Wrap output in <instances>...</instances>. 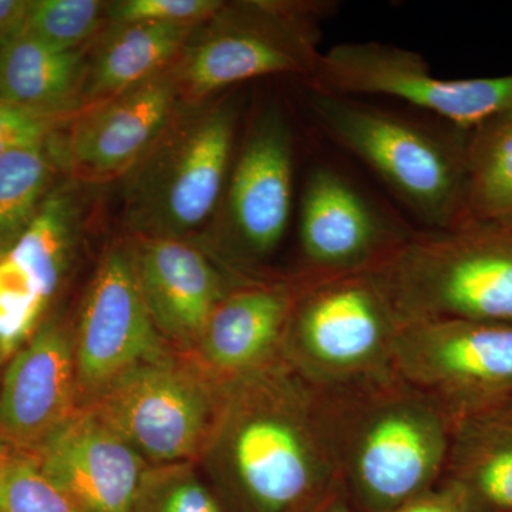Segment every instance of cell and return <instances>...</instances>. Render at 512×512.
<instances>
[{
	"instance_id": "23",
	"label": "cell",
	"mask_w": 512,
	"mask_h": 512,
	"mask_svg": "<svg viewBox=\"0 0 512 512\" xmlns=\"http://www.w3.org/2000/svg\"><path fill=\"white\" fill-rule=\"evenodd\" d=\"M56 134L0 157V258L18 244L64 177Z\"/></svg>"
},
{
	"instance_id": "6",
	"label": "cell",
	"mask_w": 512,
	"mask_h": 512,
	"mask_svg": "<svg viewBox=\"0 0 512 512\" xmlns=\"http://www.w3.org/2000/svg\"><path fill=\"white\" fill-rule=\"evenodd\" d=\"M336 8L329 0L224 2L195 26L174 63L184 103L214 99L228 87L265 76L312 79L322 50V28Z\"/></svg>"
},
{
	"instance_id": "20",
	"label": "cell",
	"mask_w": 512,
	"mask_h": 512,
	"mask_svg": "<svg viewBox=\"0 0 512 512\" xmlns=\"http://www.w3.org/2000/svg\"><path fill=\"white\" fill-rule=\"evenodd\" d=\"M194 29L191 25L109 23L87 49L83 109L170 69Z\"/></svg>"
},
{
	"instance_id": "14",
	"label": "cell",
	"mask_w": 512,
	"mask_h": 512,
	"mask_svg": "<svg viewBox=\"0 0 512 512\" xmlns=\"http://www.w3.org/2000/svg\"><path fill=\"white\" fill-rule=\"evenodd\" d=\"M173 66L82 111L56 134L64 177L97 187L133 168L183 103Z\"/></svg>"
},
{
	"instance_id": "28",
	"label": "cell",
	"mask_w": 512,
	"mask_h": 512,
	"mask_svg": "<svg viewBox=\"0 0 512 512\" xmlns=\"http://www.w3.org/2000/svg\"><path fill=\"white\" fill-rule=\"evenodd\" d=\"M222 3V0H114L107 3V20L197 26L210 19Z\"/></svg>"
},
{
	"instance_id": "25",
	"label": "cell",
	"mask_w": 512,
	"mask_h": 512,
	"mask_svg": "<svg viewBox=\"0 0 512 512\" xmlns=\"http://www.w3.org/2000/svg\"><path fill=\"white\" fill-rule=\"evenodd\" d=\"M100 0H30L22 36L57 50L87 49L109 25Z\"/></svg>"
},
{
	"instance_id": "26",
	"label": "cell",
	"mask_w": 512,
	"mask_h": 512,
	"mask_svg": "<svg viewBox=\"0 0 512 512\" xmlns=\"http://www.w3.org/2000/svg\"><path fill=\"white\" fill-rule=\"evenodd\" d=\"M128 512H228L200 466L190 463L151 466Z\"/></svg>"
},
{
	"instance_id": "3",
	"label": "cell",
	"mask_w": 512,
	"mask_h": 512,
	"mask_svg": "<svg viewBox=\"0 0 512 512\" xmlns=\"http://www.w3.org/2000/svg\"><path fill=\"white\" fill-rule=\"evenodd\" d=\"M237 93L181 103L123 178L124 237L195 239L211 224L235 157Z\"/></svg>"
},
{
	"instance_id": "33",
	"label": "cell",
	"mask_w": 512,
	"mask_h": 512,
	"mask_svg": "<svg viewBox=\"0 0 512 512\" xmlns=\"http://www.w3.org/2000/svg\"><path fill=\"white\" fill-rule=\"evenodd\" d=\"M498 413H504L507 414V416L512 417V399L508 400L507 403L504 404L503 407H501L500 410H497Z\"/></svg>"
},
{
	"instance_id": "1",
	"label": "cell",
	"mask_w": 512,
	"mask_h": 512,
	"mask_svg": "<svg viewBox=\"0 0 512 512\" xmlns=\"http://www.w3.org/2000/svg\"><path fill=\"white\" fill-rule=\"evenodd\" d=\"M228 512H293L336 480L322 393L284 356L222 383L198 458Z\"/></svg>"
},
{
	"instance_id": "29",
	"label": "cell",
	"mask_w": 512,
	"mask_h": 512,
	"mask_svg": "<svg viewBox=\"0 0 512 512\" xmlns=\"http://www.w3.org/2000/svg\"><path fill=\"white\" fill-rule=\"evenodd\" d=\"M72 120L39 116L0 97V157L20 147L47 140Z\"/></svg>"
},
{
	"instance_id": "7",
	"label": "cell",
	"mask_w": 512,
	"mask_h": 512,
	"mask_svg": "<svg viewBox=\"0 0 512 512\" xmlns=\"http://www.w3.org/2000/svg\"><path fill=\"white\" fill-rule=\"evenodd\" d=\"M305 275L281 355L319 392H338L396 375L402 320L375 271Z\"/></svg>"
},
{
	"instance_id": "17",
	"label": "cell",
	"mask_w": 512,
	"mask_h": 512,
	"mask_svg": "<svg viewBox=\"0 0 512 512\" xmlns=\"http://www.w3.org/2000/svg\"><path fill=\"white\" fill-rule=\"evenodd\" d=\"M154 325L171 348L190 352L239 279L191 239L124 237Z\"/></svg>"
},
{
	"instance_id": "4",
	"label": "cell",
	"mask_w": 512,
	"mask_h": 512,
	"mask_svg": "<svg viewBox=\"0 0 512 512\" xmlns=\"http://www.w3.org/2000/svg\"><path fill=\"white\" fill-rule=\"evenodd\" d=\"M322 133L383 181L424 229L467 217V134L443 136L409 117L357 97L306 89Z\"/></svg>"
},
{
	"instance_id": "32",
	"label": "cell",
	"mask_w": 512,
	"mask_h": 512,
	"mask_svg": "<svg viewBox=\"0 0 512 512\" xmlns=\"http://www.w3.org/2000/svg\"><path fill=\"white\" fill-rule=\"evenodd\" d=\"M293 512H355L339 478Z\"/></svg>"
},
{
	"instance_id": "10",
	"label": "cell",
	"mask_w": 512,
	"mask_h": 512,
	"mask_svg": "<svg viewBox=\"0 0 512 512\" xmlns=\"http://www.w3.org/2000/svg\"><path fill=\"white\" fill-rule=\"evenodd\" d=\"M305 87L357 99L390 97L439 117L464 134L512 109V74L441 79L419 53L382 42L330 47Z\"/></svg>"
},
{
	"instance_id": "9",
	"label": "cell",
	"mask_w": 512,
	"mask_h": 512,
	"mask_svg": "<svg viewBox=\"0 0 512 512\" xmlns=\"http://www.w3.org/2000/svg\"><path fill=\"white\" fill-rule=\"evenodd\" d=\"M222 384L190 353L168 349L120 377L92 409L150 466L198 463L220 407Z\"/></svg>"
},
{
	"instance_id": "8",
	"label": "cell",
	"mask_w": 512,
	"mask_h": 512,
	"mask_svg": "<svg viewBox=\"0 0 512 512\" xmlns=\"http://www.w3.org/2000/svg\"><path fill=\"white\" fill-rule=\"evenodd\" d=\"M295 146L284 111L255 117L235 153L211 224L191 241L239 279L271 274L265 265L284 241L292 212Z\"/></svg>"
},
{
	"instance_id": "34",
	"label": "cell",
	"mask_w": 512,
	"mask_h": 512,
	"mask_svg": "<svg viewBox=\"0 0 512 512\" xmlns=\"http://www.w3.org/2000/svg\"><path fill=\"white\" fill-rule=\"evenodd\" d=\"M9 448L5 446V444L0 441V464L5 460V457L8 456Z\"/></svg>"
},
{
	"instance_id": "11",
	"label": "cell",
	"mask_w": 512,
	"mask_h": 512,
	"mask_svg": "<svg viewBox=\"0 0 512 512\" xmlns=\"http://www.w3.org/2000/svg\"><path fill=\"white\" fill-rule=\"evenodd\" d=\"M394 372L454 419L493 413L512 399V325L468 319L403 322Z\"/></svg>"
},
{
	"instance_id": "13",
	"label": "cell",
	"mask_w": 512,
	"mask_h": 512,
	"mask_svg": "<svg viewBox=\"0 0 512 512\" xmlns=\"http://www.w3.org/2000/svg\"><path fill=\"white\" fill-rule=\"evenodd\" d=\"M72 325L79 409L92 406L134 367L171 349L148 313L124 239L101 255Z\"/></svg>"
},
{
	"instance_id": "19",
	"label": "cell",
	"mask_w": 512,
	"mask_h": 512,
	"mask_svg": "<svg viewBox=\"0 0 512 512\" xmlns=\"http://www.w3.org/2000/svg\"><path fill=\"white\" fill-rule=\"evenodd\" d=\"M86 512H128L150 464L92 409H79L35 453Z\"/></svg>"
},
{
	"instance_id": "27",
	"label": "cell",
	"mask_w": 512,
	"mask_h": 512,
	"mask_svg": "<svg viewBox=\"0 0 512 512\" xmlns=\"http://www.w3.org/2000/svg\"><path fill=\"white\" fill-rule=\"evenodd\" d=\"M0 512H86L40 468L35 457L9 450L0 464Z\"/></svg>"
},
{
	"instance_id": "16",
	"label": "cell",
	"mask_w": 512,
	"mask_h": 512,
	"mask_svg": "<svg viewBox=\"0 0 512 512\" xmlns=\"http://www.w3.org/2000/svg\"><path fill=\"white\" fill-rule=\"evenodd\" d=\"M77 410L72 316L55 311L0 370V441L35 453Z\"/></svg>"
},
{
	"instance_id": "22",
	"label": "cell",
	"mask_w": 512,
	"mask_h": 512,
	"mask_svg": "<svg viewBox=\"0 0 512 512\" xmlns=\"http://www.w3.org/2000/svg\"><path fill=\"white\" fill-rule=\"evenodd\" d=\"M87 49L57 50L18 37L0 49V97L39 116L74 119L84 111Z\"/></svg>"
},
{
	"instance_id": "31",
	"label": "cell",
	"mask_w": 512,
	"mask_h": 512,
	"mask_svg": "<svg viewBox=\"0 0 512 512\" xmlns=\"http://www.w3.org/2000/svg\"><path fill=\"white\" fill-rule=\"evenodd\" d=\"M30 0H0V49L25 32Z\"/></svg>"
},
{
	"instance_id": "24",
	"label": "cell",
	"mask_w": 512,
	"mask_h": 512,
	"mask_svg": "<svg viewBox=\"0 0 512 512\" xmlns=\"http://www.w3.org/2000/svg\"><path fill=\"white\" fill-rule=\"evenodd\" d=\"M467 218L512 220V109L467 134Z\"/></svg>"
},
{
	"instance_id": "21",
	"label": "cell",
	"mask_w": 512,
	"mask_h": 512,
	"mask_svg": "<svg viewBox=\"0 0 512 512\" xmlns=\"http://www.w3.org/2000/svg\"><path fill=\"white\" fill-rule=\"evenodd\" d=\"M441 481L461 495L467 512H512V417L456 419Z\"/></svg>"
},
{
	"instance_id": "12",
	"label": "cell",
	"mask_w": 512,
	"mask_h": 512,
	"mask_svg": "<svg viewBox=\"0 0 512 512\" xmlns=\"http://www.w3.org/2000/svg\"><path fill=\"white\" fill-rule=\"evenodd\" d=\"M90 188L60 178L28 231L0 258V370L56 311L79 258Z\"/></svg>"
},
{
	"instance_id": "5",
	"label": "cell",
	"mask_w": 512,
	"mask_h": 512,
	"mask_svg": "<svg viewBox=\"0 0 512 512\" xmlns=\"http://www.w3.org/2000/svg\"><path fill=\"white\" fill-rule=\"evenodd\" d=\"M375 272L402 323L512 325V220L467 218L447 229L412 231Z\"/></svg>"
},
{
	"instance_id": "2",
	"label": "cell",
	"mask_w": 512,
	"mask_h": 512,
	"mask_svg": "<svg viewBox=\"0 0 512 512\" xmlns=\"http://www.w3.org/2000/svg\"><path fill=\"white\" fill-rule=\"evenodd\" d=\"M336 476L352 505L394 512L440 484L453 414L393 375L338 392H320Z\"/></svg>"
},
{
	"instance_id": "30",
	"label": "cell",
	"mask_w": 512,
	"mask_h": 512,
	"mask_svg": "<svg viewBox=\"0 0 512 512\" xmlns=\"http://www.w3.org/2000/svg\"><path fill=\"white\" fill-rule=\"evenodd\" d=\"M394 512H467L461 495L451 485H439L419 495Z\"/></svg>"
},
{
	"instance_id": "18",
	"label": "cell",
	"mask_w": 512,
	"mask_h": 512,
	"mask_svg": "<svg viewBox=\"0 0 512 512\" xmlns=\"http://www.w3.org/2000/svg\"><path fill=\"white\" fill-rule=\"evenodd\" d=\"M305 275L268 274L239 282L212 312L190 350L218 383L245 375L281 355L286 325Z\"/></svg>"
},
{
	"instance_id": "15",
	"label": "cell",
	"mask_w": 512,
	"mask_h": 512,
	"mask_svg": "<svg viewBox=\"0 0 512 512\" xmlns=\"http://www.w3.org/2000/svg\"><path fill=\"white\" fill-rule=\"evenodd\" d=\"M410 232L384 220L338 171L320 165L303 188L296 271L318 278L375 271Z\"/></svg>"
}]
</instances>
